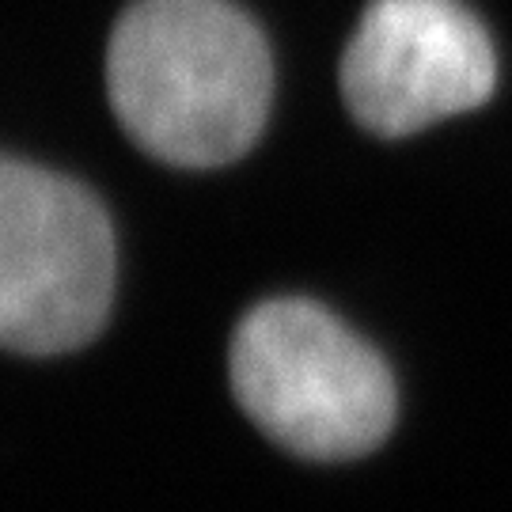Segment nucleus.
Segmentation results:
<instances>
[{
  "mask_svg": "<svg viewBox=\"0 0 512 512\" xmlns=\"http://www.w3.org/2000/svg\"><path fill=\"white\" fill-rule=\"evenodd\" d=\"M107 95L152 160L220 167L266 126L274 65L262 31L228 0H137L110 31Z\"/></svg>",
  "mask_w": 512,
  "mask_h": 512,
  "instance_id": "f257e3e1",
  "label": "nucleus"
},
{
  "mask_svg": "<svg viewBox=\"0 0 512 512\" xmlns=\"http://www.w3.org/2000/svg\"><path fill=\"white\" fill-rule=\"evenodd\" d=\"M228 376L243 414L304 459H353L391 433L395 384L380 353L311 300H266L239 319Z\"/></svg>",
  "mask_w": 512,
  "mask_h": 512,
  "instance_id": "f03ea898",
  "label": "nucleus"
},
{
  "mask_svg": "<svg viewBox=\"0 0 512 512\" xmlns=\"http://www.w3.org/2000/svg\"><path fill=\"white\" fill-rule=\"evenodd\" d=\"M114 300V232L80 183L0 152V349L88 346Z\"/></svg>",
  "mask_w": 512,
  "mask_h": 512,
  "instance_id": "7ed1b4c3",
  "label": "nucleus"
},
{
  "mask_svg": "<svg viewBox=\"0 0 512 512\" xmlns=\"http://www.w3.org/2000/svg\"><path fill=\"white\" fill-rule=\"evenodd\" d=\"M494 84L490 35L456 0H372L342 57L349 114L380 137L475 110Z\"/></svg>",
  "mask_w": 512,
  "mask_h": 512,
  "instance_id": "20e7f679",
  "label": "nucleus"
}]
</instances>
